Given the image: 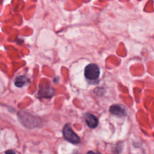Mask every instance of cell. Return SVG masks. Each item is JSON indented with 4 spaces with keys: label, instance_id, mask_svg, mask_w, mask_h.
I'll use <instances>...</instances> for the list:
<instances>
[{
    "label": "cell",
    "instance_id": "obj_1",
    "mask_svg": "<svg viewBox=\"0 0 154 154\" xmlns=\"http://www.w3.org/2000/svg\"><path fill=\"white\" fill-rule=\"evenodd\" d=\"M84 75L89 80L97 79L100 75V69L96 64H90L85 68Z\"/></svg>",
    "mask_w": 154,
    "mask_h": 154
},
{
    "label": "cell",
    "instance_id": "obj_2",
    "mask_svg": "<svg viewBox=\"0 0 154 154\" xmlns=\"http://www.w3.org/2000/svg\"><path fill=\"white\" fill-rule=\"evenodd\" d=\"M63 135L67 141L73 144H77L80 141L79 137L72 130L68 125H66L63 128Z\"/></svg>",
    "mask_w": 154,
    "mask_h": 154
},
{
    "label": "cell",
    "instance_id": "obj_3",
    "mask_svg": "<svg viewBox=\"0 0 154 154\" xmlns=\"http://www.w3.org/2000/svg\"><path fill=\"white\" fill-rule=\"evenodd\" d=\"M84 120L87 126L91 128H95L98 125L97 119L92 114H86L84 116Z\"/></svg>",
    "mask_w": 154,
    "mask_h": 154
},
{
    "label": "cell",
    "instance_id": "obj_4",
    "mask_svg": "<svg viewBox=\"0 0 154 154\" xmlns=\"http://www.w3.org/2000/svg\"><path fill=\"white\" fill-rule=\"evenodd\" d=\"M109 111L112 114L118 116H124L126 114V112L124 108L122 106L118 105H112L109 108Z\"/></svg>",
    "mask_w": 154,
    "mask_h": 154
},
{
    "label": "cell",
    "instance_id": "obj_5",
    "mask_svg": "<svg viewBox=\"0 0 154 154\" xmlns=\"http://www.w3.org/2000/svg\"><path fill=\"white\" fill-rule=\"evenodd\" d=\"M28 82H29V79L28 78L23 76H17L16 78L14 84L16 86H17V87H22L28 84Z\"/></svg>",
    "mask_w": 154,
    "mask_h": 154
},
{
    "label": "cell",
    "instance_id": "obj_6",
    "mask_svg": "<svg viewBox=\"0 0 154 154\" xmlns=\"http://www.w3.org/2000/svg\"><path fill=\"white\" fill-rule=\"evenodd\" d=\"M5 154H16L15 152L11 150H7L5 152Z\"/></svg>",
    "mask_w": 154,
    "mask_h": 154
},
{
    "label": "cell",
    "instance_id": "obj_7",
    "mask_svg": "<svg viewBox=\"0 0 154 154\" xmlns=\"http://www.w3.org/2000/svg\"><path fill=\"white\" fill-rule=\"evenodd\" d=\"M87 154H101L99 152H93V151H89L87 152Z\"/></svg>",
    "mask_w": 154,
    "mask_h": 154
}]
</instances>
